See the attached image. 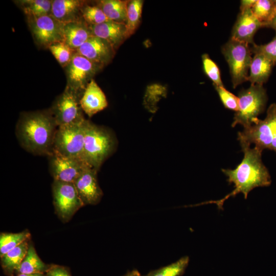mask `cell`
<instances>
[{
  "label": "cell",
  "mask_w": 276,
  "mask_h": 276,
  "mask_svg": "<svg viewBox=\"0 0 276 276\" xmlns=\"http://www.w3.org/2000/svg\"><path fill=\"white\" fill-rule=\"evenodd\" d=\"M122 276H142L140 272L136 269H133L128 271L125 274Z\"/></svg>",
  "instance_id": "38"
},
{
  "label": "cell",
  "mask_w": 276,
  "mask_h": 276,
  "mask_svg": "<svg viewBox=\"0 0 276 276\" xmlns=\"http://www.w3.org/2000/svg\"><path fill=\"white\" fill-rule=\"evenodd\" d=\"M265 27L273 29L276 33V15L266 25Z\"/></svg>",
  "instance_id": "37"
},
{
  "label": "cell",
  "mask_w": 276,
  "mask_h": 276,
  "mask_svg": "<svg viewBox=\"0 0 276 276\" xmlns=\"http://www.w3.org/2000/svg\"><path fill=\"white\" fill-rule=\"evenodd\" d=\"M30 236L31 234L28 230L18 233H1L0 235L1 257L25 241L30 239Z\"/></svg>",
  "instance_id": "27"
},
{
  "label": "cell",
  "mask_w": 276,
  "mask_h": 276,
  "mask_svg": "<svg viewBox=\"0 0 276 276\" xmlns=\"http://www.w3.org/2000/svg\"><path fill=\"white\" fill-rule=\"evenodd\" d=\"M29 240L25 241L1 257L2 267L8 276H14L16 272L27 252Z\"/></svg>",
  "instance_id": "21"
},
{
  "label": "cell",
  "mask_w": 276,
  "mask_h": 276,
  "mask_svg": "<svg viewBox=\"0 0 276 276\" xmlns=\"http://www.w3.org/2000/svg\"><path fill=\"white\" fill-rule=\"evenodd\" d=\"M274 63L262 54H255L252 58L247 81L251 84L262 85L268 79Z\"/></svg>",
  "instance_id": "20"
},
{
  "label": "cell",
  "mask_w": 276,
  "mask_h": 276,
  "mask_svg": "<svg viewBox=\"0 0 276 276\" xmlns=\"http://www.w3.org/2000/svg\"><path fill=\"white\" fill-rule=\"evenodd\" d=\"M250 50L254 54H262L269 60L275 65L276 64V34L273 39L269 42L258 45L252 44Z\"/></svg>",
  "instance_id": "32"
},
{
  "label": "cell",
  "mask_w": 276,
  "mask_h": 276,
  "mask_svg": "<svg viewBox=\"0 0 276 276\" xmlns=\"http://www.w3.org/2000/svg\"><path fill=\"white\" fill-rule=\"evenodd\" d=\"M50 169L54 180L73 182L88 166L83 159L62 155L56 151L49 156Z\"/></svg>",
  "instance_id": "12"
},
{
  "label": "cell",
  "mask_w": 276,
  "mask_h": 276,
  "mask_svg": "<svg viewBox=\"0 0 276 276\" xmlns=\"http://www.w3.org/2000/svg\"><path fill=\"white\" fill-rule=\"evenodd\" d=\"M50 265L45 264L37 255L32 245L30 243L27 252L21 262L16 273L24 274H44L50 267Z\"/></svg>",
  "instance_id": "22"
},
{
  "label": "cell",
  "mask_w": 276,
  "mask_h": 276,
  "mask_svg": "<svg viewBox=\"0 0 276 276\" xmlns=\"http://www.w3.org/2000/svg\"><path fill=\"white\" fill-rule=\"evenodd\" d=\"M97 172V170L88 166L74 182L84 205L98 204L103 195L98 182Z\"/></svg>",
  "instance_id": "13"
},
{
  "label": "cell",
  "mask_w": 276,
  "mask_h": 276,
  "mask_svg": "<svg viewBox=\"0 0 276 276\" xmlns=\"http://www.w3.org/2000/svg\"><path fill=\"white\" fill-rule=\"evenodd\" d=\"M238 97L239 110L235 114L232 126L240 124L244 128L250 125L264 111L267 95L263 85L251 84L249 88L240 91Z\"/></svg>",
  "instance_id": "5"
},
{
  "label": "cell",
  "mask_w": 276,
  "mask_h": 276,
  "mask_svg": "<svg viewBox=\"0 0 276 276\" xmlns=\"http://www.w3.org/2000/svg\"><path fill=\"white\" fill-rule=\"evenodd\" d=\"M274 16L276 15V0H274Z\"/></svg>",
  "instance_id": "40"
},
{
  "label": "cell",
  "mask_w": 276,
  "mask_h": 276,
  "mask_svg": "<svg viewBox=\"0 0 276 276\" xmlns=\"http://www.w3.org/2000/svg\"><path fill=\"white\" fill-rule=\"evenodd\" d=\"M116 140L113 133L105 127L86 120L83 159L98 171L113 153Z\"/></svg>",
  "instance_id": "3"
},
{
  "label": "cell",
  "mask_w": 276,
  "mask_h": 276,
  "mask_svg": "<svg viewBox=\"0 0 276 276\" xmlns=\"http://www.w3.org/2000/svg\"><path fill=\"white\" fill-rule=\"evenodd\" d=\"M221 51L228 64L235 88L248 80L252 60L250 48L247 43L230 38L222 46Z\"/></svg>",
  "instance_id": "6"
},
{
  "label": "cell",
  "mask_w": 276,
  "mask_h": 276,
  "mask_svg": "<svg viewBox=\"0 0 276 276\" xmlns=\"http://www.w3.org/2000/svg\"><path fill=\"white\" fill-rule=\"evenodd\" d=\"M52 1L50 0H21L18 4L27 17L51 15Z\"/></svg>",
  "instance_id": "24"
},
{
  "label": "cell",
  "mask_w": 276,
  "mask_h": 276,
  "mask_svg": "<svg viewBox=\"0 0 276 276\" xmlns=\"http://www.w3.org/2000/svg\"><path fill=\"white\" fill-rule=\"evenodd\" d=\"M52 193L56 213L63 222L68 221L84 205L73 182L54 180Z\"/></svg>",
  "instance_id": "8"
},
{
  "label": "cell",
  "mask_w": 276,
  "mask_h": 276,
  "mask_svg": "<svg viewBox=\"0 0 276 276\" xmlns=\"http://www.w3.org/2000/svg\"><path fill=\"white\" fill-rule=\"evenodd\" d=\"M27 23L35 43L48 48L52 44L63 41L64 24L51 15L27 17Z\"/></svg>",
  "instance_id": "10"
},
{
  "label": "cell",
  "mask_w": 276,
  "mask_h": 276,
  "mask_svg": "<svg viewBox=\"0 0 276 276\" xmlns=\"http://www.w3.org/2000/svg\"><path fill=\"white\" fill-rule=\"evenodd\" d=\"M143 5L141 0L127 2L126 27L128 37L134 33L140 23Z\"/></svg>",
  "instance_id": "26"
},
{
  "label": "cell",
  "mask_w": 276,
  "mask_h": 276,
  "mask_svg": "<svg viewBox=\"0 0 276 276\" xmlns=\"http://www.w3.org/2000/svg\"><path fill=\"white\" fill-rule=\"evenodd\" d=\"M166 91L162 87H151L145 94L144 102L145 107L151 112L156 110V103L165 96Z\"/></svg>",
  "instance_id": "34"
},
{
  "label": "cell",
  "mask_w": 276,
  "mask_h": 276,
  "mask_svg": "<svg viewBox=\"0 0 276 276\" xmlns=\"http://www.w3.org/2000/svg\"><path fill=\"white\" fill-rule=\"evenodd\" d=\"M91 35L88 25L84 20L64 24L63 41L75 51Z\"/></svg>",
  "instance_id": "19"
},
{
  "label": "cell",
  "mask_w": 276,
  "mask_h": 276,
  "mask_svg": "<svg viewBox=\"0 0 276 276\" xmlns=\"http://www.w3.org/2000/svg\"><path fill=\"white\" fill-rule=\"evenodd\" d=\"M48 49L63 67H66L68 65L76 52L63 41L55 42L50 45Z\"/></svg>",
  "instance_id": "29"
},
{
  "label": "cell",
  "mask_w": 276,
  "mask_h": 276,
  "mask_svg": "<svg viewBox=\"0 0 276 276\" xmlns=\"http://www.w3.org/2000/svg\"><path fill=\"white\" fill-rule=\"evenodd\" d=\"M101 67L76 52L65 67L66 86L82 97L87 84Z\"/></svg>",
  "instance_id": "11"
},
{
  "label": "cell",
  "mask_w": 276,
  "mask_h": 276,
  "mask_svg": "<svg viewBox=\"0 0 276 276\" xmlns=\"http://www.w3.org/2000/svg\"><path fill=\"white\" fill-rule=\"evenodd\" d=\"M58 128L50 109L21 113L16 126L21 146L35 155H50Z\"/></svg>",
  "instance_id": "1"
},
{
  "label": "cell",
  "mask_w": 276,
  "mask_h": 276,
  "mask_svg": "<svg viewBox=\"0 0 276 276\" xmlns=\"http://www.w3.org/2000/svg\"><path fill=\"white\" fill-rule=\"evenodd\" d=\"M256 0H242L240 1V11L251 9Z\"/></svg>",
  "instance_id": "36"
},
{
  "label": "cell",
  "mask_w": 276,
  "mask_h": 276,
  "mask_svg": "<svg viewBox=\"0 0 276 276\" xmlns=\"http://www.w3.org/2000/svg\"><path fill=\"white\" fill-rule=\"evenodd\" d=\"M274 0H256L251 8L254 15L265 27L274 17Z\"/></svg>",
  "instance_id": "28"
},
{
  "label": "cell",
  "mask_w": 276,
  "mask_h": 276,
  "mask_svg": "<svg viewBox=\"0 0 276 276\" xmlns=\"http://www.w3.org/2000/svg\"><path fill=\"white\" fill-rule=\"evenodd\" d=\"M80 104L83 111L89 118L107 107L106 96L93 79L84 90Z\"/></svg>",
  "instance_id": "17"
},
{
  "label": "cell",
  "mask_w": 276,
  "mask_h": 276,
  "mask_svg": "<svg viewBox=\"0 0 276 276\" xmlns=\"http://www.w3.org/2000/svg\"><path fill=\"white\" fill-rule=\"evenodd\" d=\"M202 61L203 71L213 82V85L224 86L221 78L220 71L217 64L207 54L202 55Z\"/></svg>",
  "instance_id": "31"
},
{
  "label": "cell",
  "mask_w": 276,
  "mask_h": 276,
  "mask_svg": "<svg viewBox=\"0 0 276 276\" xmlns=\"http://www.w3.org/2000/svg\"><path fill=\"white\" fill-rule=\"evenodd\" d=\"M81 97L66 86L50 109L58 127L80 123L85 120L80 104Z\"/></svg>",
  "instance_id": "9"
},
{
  "label": "cell",
  "mask_w": 276,
  "mask_h": 276,
  "mask_svg": "<svg viewBox=\"0 0 276 276\" xmlns=\"http://www.w3.org/2000/svg\"><path fill=\"white\" fill-rule=\"evenodd\" d=\"M214 86L225 108L237 112L239 110L238 97L226 90L224 86Z\"/></svg>",
  "instance_id": "33"
},
{
  "label": "cell",
  "mask_w": 276,
  "mask_h": 276,
  "mask_svg": "<svg viewBox=\"0 0 276 276\" xmlns=\"http://www.w3.org/2000/svg\"><path fill=\"white\" fill-rule=\"evenodd\" d=\"M44 276H72L67 268L63 266L51 264Z\"/></svg>",
  "instance_id": "35"
},
{
  "label": "cell",
  "mask_w": 276,
  "mask_h": 276,
  "mask_svg": "<svg viewBox=\"0 0 276 276\" xmlns=\"http://www.w3.org/2000/svg\"><path fill=\"white\" fill-rule=\"evenodd\" d=\"M81 13L83 20L88 25H99L109 20L97 5L84 4L81 10Z\"/></svg>",
  "instance_id": "30"
},
{
  "label": "cell",
  "mask_w": 276,
  "mask_h": 276,
  "mask_svg": "<svg viewBox=\"0 0 276 276\" xmlns=\"http://www.w3.org/2000/svg\"><path fill=\"white\" fill-rule=\"evenodd\" d=\"M262 27H264L263 24L254 15L251 9L240 11L233 27L231 38L254 44V35Z\"/></svg>",
  "instance_id": "15"
},
{
  "label": "cell",
  "mask_w": 276,
  "mask_h": 276,
  "mask_svg": "<svg viewBox=\"0 0 276 276\" xmlns=\"http://www.w3.org/2000/svg\"><path fill=\"white\" fill-rule=\"evenodd\" d=\"M127 1L102 0L97 6L103 11L107 18L111 21L126 24Z\"/></svg>",
  "instance_id": "23"
},
{
  "label": "cell",
  "mask_w": 276,
  "mask_h": 276,
  "mask_svg": "<svg viewBox=\"0 0 276 276\" xmlns=\"http://www.w3.org/2000/svg\"><path fill=\"white\" fill-rule=\"evenodd\" d=\"M115 51L106 40L91 35L76 52L103 67L111 61Z\"/></svg>",
  "instance_id": "14"
},
{
  "label": "cell",
  "mask_w": 276,
  "mask_h": 276,
  "mask_svg": "<svg viewBox=\"0 0 276 276\" xmlns=\"http://www.w3.org/2000/svg\"><path fill=\"white\" fill-rule=\"evenodd\" d=\"M86 120L58 127L54 140L53 151L83 159Z\"/></svg>",
  "instance_id": "7"
},
{
  "label": "cell",
  "mask_w": 276,
  "mask_h": 276,
  "mask_svg": "<svg viewBox=\"0 0 276 276\" xmlns=\"http://www.w3.org/2000/svg\"><path fill=\"white\" fill-rule=\"evenodd\" d=\"M16 276H44V274L43 273H34V274L17 273Z\"/></svg>",
  "instance_id": "39"
},
{
  "label": "cell",
  "mask_w": 276,
  "mask_h": 276,
  "mask_svg": "<svg viewBox=\"0 0 276 276\" xmlns=\"http://www.w3.org/2000/svg\"><path fill=\"white\" fill-rule=\"evenodd\" d=\"M238 140L242 150L254 144L261 151L269 149L276 152V104L269 106L264 120L257 118L250 125L239 132Z\"/></svg>",
  "instance_id": "4"
},
{
  "label": "cell",
  "mask_w": 276,
  "mask_h": 276,
  "mask_svg": "<svg viewBox=\"0 0 276 276\" xmlns=\"http://www.w3.org/2000/svg\"><path fill=\"white\" fill-rule=\"evenodd\" d=\"M85 3L79 0H54L51 15L63 24L83 20L81 10Z\"/></svg>",
  "instance_id": "18"
},
{
  "label": "cell",
  "mask_w": 276,
  "mask_h": 276,
  "mask_svg": "<svg viewBox=\"0 0 276 276\" xmlns=\"http://www.w3.org/2000/svg\"><path fill=\"white\" fill-rule=\"evenodd\" d=\"M88 27L93 35L106 40L115 51L128 37L125 24L109 20Z\"/></svg>",
  "instance_id": "16"
},
{
  "label": "cell",
  "mask_w": 276,
  "mask_h": 276,
  "mask_svg": "<svg viewBox=\"0 0 276 276\" xmlns=\"http://www.w3.org/2000/svg\"><path fill=\"white\" fill-rule=\"evenodd\" d=\"M189 263V257H182L170 264L151 270L142 276H181L184 274Z\"/></svg>",
  "instance_id": "25"
},
{
  "label": "cell",
  "mask_w": 276,
  "mask_h": 276,
  "mask_svg": "<svg viewBox=\"0 0 276 276\" xmlns=\"http://www.w3.org/2000/svg\"><path fill=\"white\" fill-rule=\"evenodd\" d=\"M242 150L244 152V157L235 169H222L227 177L228 183L234 184V190L220 200H211L195 205L215 203L219 210H223V203L229 197L242 193L246 199L248 193L254 188L270 185V175L262 161V151L255 147Z\"/></svg>",
  "instance_id": "2"
}]
</instances>
